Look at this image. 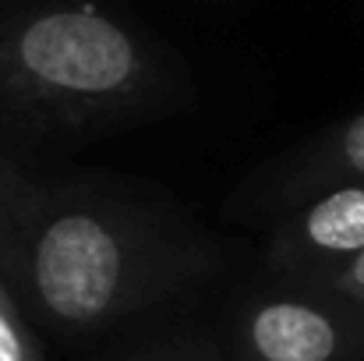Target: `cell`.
Wrapping results in <instances>:
<instances>
[{
	"instance_id": "obj_1",
	"label": "cell",
	"mask_w": 364,
	"mask_h": 361,
	"mask_svg": "<svg viewBox=\"0 0 364 361\" xmlns=\"http://www.w3.org/2000/svg\"><path fill=\"white\" fill-rule=\"evenodd\" d=\"M216 262V244L188 220L43 181L0 149V273L39 337L82 344L156 319Z\"/></svg>"
},
{
	"instance_id": "obj_2",
	"label": "cell",
	"mask_w": 364,
	"mask_h": 361,
	"mask_svg": "<svg viewBox=\"0 0 364 361\" xmlns=\"http://www.w3.org/2000/svg\"><path fill=\"white\" fill-rule=\"evenodd\" d=\"M170 50L100 0H0V120L43 138L173 110Z\"/></svg>"
},
{
	"instance_id": "obj_3",
	"label": "cell",
	"mask_w": 364,
	"mask_h": 361,
	"mask_svg": "<svg viewBox=\"0 0 364 361\" xmlns=\"http://www.w3.org/2000/svg\"><path fill=\"white\" fill-rule=\"evenodd\" d=\"M230 361H364V308L297 276L244 294L223 323Z\"/></svg>"
},
{
	"instance_id": "obj_4",
	"label": "cell",
	"mask_w": 364,
	"mask_h": 361,
	"mask_svg": "<svg viewBox=\"0 0 364 361\" xmlns=\"http://www.w3.org/2000/svg\"><path fill=\"white\" fill-rule=\"evenodd\" d=\"M364 251V181L336 184L283 213L265 244L272 276L311 280Z\"/></svg>"
},
{
	"instance_id": "obj_5",
	"label": "cell",
	"mask_w": 364,
	"mask_h": 361,
	"mask_svg": "<svg viewBox=\"0 0 364 361\" xmlns=\"http://www.w3.org/2000/svg\"><path fill=\"white\" fill-rule=\"evenodd\" d=\"M347 181H364V110L322 131L315 142L287 156V163L269 167L258 177V209L290 213Z\"/></svg>"
},
{
	"instance_id": "obj_6",
	"label": "cell",
	"mask_w": 364,
	"mask_h": 361,
	"mask_svg": "<svg viewBox=\"0 0 364 361\" xmlns=\"http://www.w3.org/2000/svg\"><path fill=\"white\" fill-rule=\"evenodd\" d=\"M121 361H230L223 330L205 323H159L138 337Z\"/></svg>"
},
{
	"instance_id": "obj_7",
	"label": "cell",
	"mask_w": 364,
	"mask_h": 361,
	"mask_svg": "<svg viewBox=\"0 0 364 361\" xmlns=\"http://www.w3.org/2000/svg\"><path fill=\"white\" fill-rule=\"evenodd\" d=\"M0 361H46L43 337L36 333L32 319L21 312L4 273H0Z\"/></svg>"
},
{
	"instance_id": "obj_8",
	"label": "cell",
	"mask_w": 364,
	"mask_h": 361,
	"mask_svg": "<svg viewBox=\"0 0 364 361\" xmlns=\"http://www.w3.org/2000/svg\"><path fill=\"white\" fill-rule=\"evenodd\" d=\"M311 280L322 283V287H329V291H336V294H343V298H350V301H358L364 308V251L354 255L350 262L322 273V276H311Z\"/></svg>"
}]
</instances>
